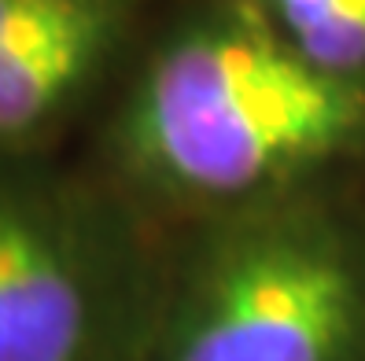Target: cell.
Returning a JSON list of instances; mask_svg holds the SVG:
<instances>
[{"mask_svg":"<svg viewBox=\"0 0 365 361\" xmlns=\"http://www.w3.org/2000/svg\"><path fill=\"white\" fill-rule=\"evenodd\" d=\"M365 147V85L314 67L259 4L174 30L122 108L118 152L170 192L232 199Z\"/></svg>","mask_w":365,"mask_h":361,"instance_id":"cell-1","label":"cell"},{"mask_svg":"<svg viewBox=\"0 0 365 361\" xmlns=\"http://www.w3.org/2000/svg\"><path fill=\"white\" fill-rule=\"evenodd\" d=\"M365 273L332 225L269 218L225 240L196 277L166 361H351Z\"/></svg>","mask_w":365,"mask_h":361,"instance_id":"cell-2","label":"cell"},{"mask_svg":"<svg viewBox=\"0 0 365 361\" xmlns=\"http://www.w3.org/2000/svg\"><path fill=\"white\" fill-rule=\"evenodd\" d=\"M100 291L74 221L0 181V361H93Z\"/></svg>","mask_w":365,"mask_h":361,"instance_id":"cell-3","label":"cell"},{"mask_svg":"<svg viewBox=\"0 0 365 361\" xmlns=\"http://www.w3.org/2000/svg\"><path fill=\"white\" fill-rule=\"evenodd\" d=\"M137 0H0V152L67 118L122 48Z\"/></svg>","mask_w":365,"mask_h":361,"instance_id":"cell-4","label":"cell"},{"mask_svg":"<svg viewBox=\"0 0 365 361\" xmlns=\"http://www.w3.org/2000/svg\"><path fill=\"white\" fill-rule=\"evenodd\" d=\"M259 8L314 67L365 81V0H259Z\"/></svg>","mask_w":365,"mask_h":361,"instance_id":"cell-5","label":"cell"}]
</instances>
